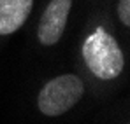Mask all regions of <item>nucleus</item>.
Instances as JSON below:
<instances>
[{
	"label": "nucleus",
	"instance_id": "obj_2",
	"mask_svg": "<svg viewBox=\"0 0 130 124\" xmlns=\"http://www.w3.org/2000/svg\"><path fill=\"white\" fill-rule=\"evenodd\" d=\"M83 93H85V86L77 75H72V73L60 75L49 81L41 89L37 105H39V110L46 115H51V117L62 115L81 100Z\"/></svg>",
	"mask_w": 130,
	"mask_h": 124
},
{
	"label": "nucleus",
	"instance_id": "obj_5",
	"mask_svg": "<svg viewBox=\"0 0 130 124\" xmlns=\"http://www.w3.org/2000/svg\"><path fill=\"white\" fill-rule=\"evenodd\" d=\"M118 16L123 24H130V0H120L118 4Z\"/></svg>",
	"mask_w": 130,
	"mask_h": 124
},
{
	"label": "nucleus",
	"instance_id": "obj_4",
	"mask_svg": "<svg viewBox=\"0 0 130 124\" xmlns=\"http://www.w3.org/2000/svg\"><path fill=\"white\" fill-rule=\"evenodd\" d=\"M34 0H0V35L20 30L32 11Z\"/></svg>",
	"mask_w": 130,
	"mask_h": 124
},
{
	"label": "nucleus",
	"instance_id": "obj_3",
	"mask_svg": "<svg viewBox=\"0 0 130 124\" xmlns=\"http://www.w3.org/2000/svg\"><path fill=\"white\" fill-rule=\"evenodd\" d=\"M70 7H72V0H51L49 2V5L46 7L42 18H41V23H39L37 37L41 44L53 45L60 40L65 30V24H67Z\"/></svg>",
	"mask_w": 130,
	"mask_h": 124
},
{
	"label": "nucleus",
	"instance_id": "obj_1",
	"mask_svg": "<svg viewBox=\"0 0 130 124\" xmlns=\"http://www.w3.org/2000/svg\"><path fill=\"white\" fill-rule=\"evenodd\" d=\"M83 58L86 66L99 79H116L123 70V53L104 28H97L83 44Z\"/></svg>",
	"mask_w": 130,
	"mask_h": 124
}]
</instances>
